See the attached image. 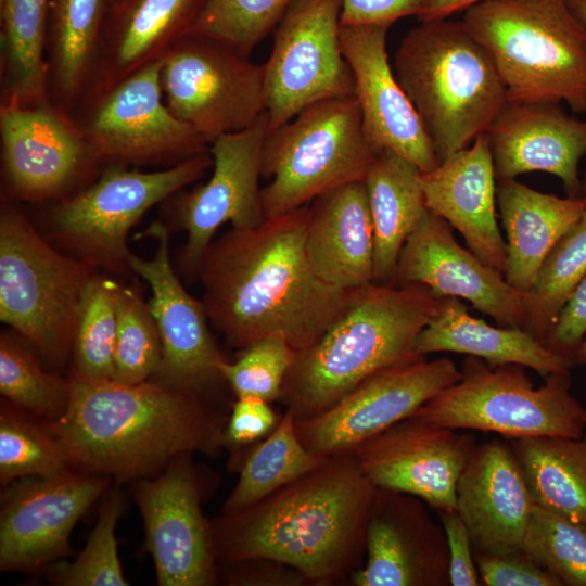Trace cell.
Wrapping results in <instances>:
<instances>
[{
  "label": "cell",
  "mask_w": 586,
  "mask_h": 586,
  "mask_svg": "<svg viewBox=\"0 0 586 586\" xmlns=\"http://www.w3.org/2000/svg\"><path fill=\"white\" fill-rule=\"evenodd\" d=\"M495 168L486 132L432 170L421 186L429 211L455 227L471 252L500 273L507 266L506 242L496 220Z\"/></svg>",
  "instance_id": "484cf974"
},
{
  "label": "cell",
  "mask_w": 586,
  "mask_h": 586,
  "mask_svg": "<svg viewBox=\"0 0 586 586\" xmlns=\"http://www.w3.org/2000/svg\"><path fill=\"white\" fill-rule=\"evenodd\" d=\"M162 59L109 89L82 130L94 160L113 164H170L207 153L208 142L163 101Z\"/></svg>",
  "instance_id": "5bb4252c"
},
{
  "label": "cell",
  "mask_w": 586,
  "mask_h": 586,
  "mask_svg": "<svg viewBox=\"0 0 586 586\" xmlns=\"http://www.w3.org/2000/svg\"><path fill=\"white\" fill-rule=\"evenodd\" d=\"M38 354L18 333H1L0 393L17 408L54 423L67 409L71 382L47 371Z\"/></svg>",
  "instance_id": "e575fe53"
},
{
  "label": "cell",
  "mask_w": 586,
  "mask_h": 586,
  "mask_svg": "<svg viewBox=\"0 0 586 586\" xmlns=\"http://www.w3.org/2000/svg\"><path fill=\"white\" fill-rule=\"evenodd\" d=\"M421 284L372 282L349 290L321 336L295 351L280 398L295 421L327 410L373 373L410 359L441 303Z\"/></svg>",
  "instance_id": "277c9868"
},
{
  "label": "cell",
  "mask_w": 586,
  "mask_h": 586,
  "mask_svg": "<svg viewBox=\"0 0 586 586\" xmlns=\"http://www.w3.org/2000/svg\"><path fill=\"white\" fill-rule=\"evenodd\" d=\"M460 378L449 358L415 356L373 373L319 415L295 421L297 435L321 458L354 453Z\"/></svg>",
  "instance_id": "4fadbf2b"
},
{
  "label": "cell",
  "mask_w": 586,
  "mask_h": 586,
  "mask_svg": "<svg viewBox=\"0 0 586 586\" xmlns=\"http://www.w3.org/2000/svg\"><path fill=\"white\" fill-rule=\"evenodd\" d=\"M323 459L303 445L296 432L295 418L285 410L275 429L244 461L221 513H234L259 502L316 469Z\"/></svg>",
  "instance_id": "836d02e7"
},
{
  "label": "cell",
  "mask_w": 586,
  "mask_h": 586,
  "mask_svg": "<svg viewBox=\"0 0 586 586\" xmlns=\"http://www.w3.org/2000/svg\"><path fill=\"white\" fill-rule=\"evenodd\" d=\"M523 551L562 585L586 586V523L573 521L535 504Z\"/></svg>",
  "instance_id": "b9f144b4"
},
{
  "label": "cell",
  "mask_w": 586,
  "mask_h": 586,
  "mask_svg": "<svg viewBox=\"0 0 586 586\" xmlns=\"http://www.w3.org/2000/svg\"><path fill=\"white\" fill-rule=\"evenodd\" d=\"M160 586H211L218 581L212 524L201 509V487L192 455L135 484Z\"/></svg>",
  "instance_id": "9a60e30c"
},
{
  "label": "cell",
  "mask_w": 586,
  "mask_h": 586,
  "mask_svg": "<svg viewBox=\"0 0 586 586\" xmlns=\"http://www.w3.org/2000/svg\"><path fill=\"white\" fill-rule=\"evenodd\" d=\"M123 498L113 488L102 501L97 523L82 551L72 563L54 566L50 581L60 586H127L117 550L115 528Z\"/></svg>",
  "instance_id": "7bdbcfd3"
},
{
  "label": "cell",
  "mask_w": 586,
  "mask_h": 586,
  "mask_svg": "<svg viewBox=\"0 0 586 586\" xmlns=\"http://www.w3.org/2000/svg\"><path fill=\"white\" fill-rule=\"evenodd\" d=\"M496 199L507 235L505 279L525 293L549 252L585 213L586 198L563 199L508 178L499 179Z\"/></svg>",
  "instance_id": "83f0119b"
},
{
  "label": "cell",
  "mask_w": 586,
  "mask_h": 586,
  "mask_svg": "<svg viewBox=\"0 0 586 586\" xmlns=\"http://www.w3.org/2000/svg\"><path fill=\"white\" fill-rule=\"evenodd\" d=\"M268 132L264 113L250 127L222 135L211 143V178L176 203V224L187 232L181 251V263L187 270L196 271L201 256L220 226L230 222L232 228L249 229L266 220L259 178Z\"/></svg>",
  "instance_id": "ac0fdd59"
},
{
  "label": "cell",
  "mask_w": 586,
  "mask_h": 586,
  "mask_svg": "<svg viewBox=\"0 0 586 586\" xmlns=\"http://www.w3.org/2000/svg\"><path fill=\"white\" fill-rule=\"evenodd\" d=\"M519 365L493 367L469 356L461 378L409 418L454 430H479L507 438L564 436L586 431V408L570 393V375H547L535 388Z\"/></svg>",
  "instance_id": "9c48e42d"
},
{
  "label": "cell",
  "mask_w": 586,
  "mask_h": 586,
  "mask_svg": "<svg viewBox=\"0 0 586 586\" xmlns=\"http://www.w3.org/2000/svg\"><path fill=\"white\" fill-rule=\"evenodd\" d=\"M68 378L67 409L51 426L72 471L138 481L180 456H214L225 445L226 419L204 397L151 380Z\"/></svg>",
  "instance_id": "3957f363"
},
{
  "label": "cell",
  "mask_w": 586,
  "mask_h": 586,
  "mask_svg": "<svg viewBox=\"0 0 586 586\" xmlns=\"http://www.w3.org/2000/svg\"><path fill=\"white\" fill-rule=\"evenodd\" d=\"M62 445L51 423L4 398L0 406V482L46 477L68 471Z\"/></svg>",
  "instance_id": "8d00e7d4"
},
{
  "label": "cell",
  "mask_w": 586,
  "mask_h": 586,
  "mask_svg": "<svg viewBox=\"0 0 586 586\" xmlns=\"http://www.w3.org/2000/svg\"><path fill=\"white\" fill-rule=\"evenodd\" d=\"M342 0H296L275 28L264 68L269 132L318 102L355 97L340 40Z\"/></svg>",
  "instance_id": "7c38bea8"
},
{
  "label": "cell",
  "mask_w": 586,
  "mask_h": 586,
  "mask_svg": "<svg viewBox=\"0 0 586 586\" xmlns=\"http://www.w3.org/2000/svg\"><path fill=\"white\" fill-rule=\"evenodd\" d=\"M202 0H131L110 44L107 85L160 60L186 36Z\"/></svg>",
  "instance_id": "1f68e13d"
},
{
  "label": "cell",
  "mask_w": 586,
  "mask_h": 586,
  "mask_svg": "<svg viewBox=\"0 0 586 586\" xmlns=\"http://www.w3.org/2000/svg\"><path fill=\"white\" fill-rule=\"evenodd\" d=\"M458 431L407 418L354 453L374 486L413 495L440 512L453 511L458 479L475 446Z\"/></svg>",
  "instance_id": "d6986e66"
},
{
  "label": "cell",
  "mask_w": 586,
  "mask_h": 586,
  "mask_svg": "<svg viewBox=\"0 0 586 586\" xmlns=\"http://www.w3.org/2000/svg\"><path fill=\"white\" fill-rule=\"evenodd\" d=\"M104 0H55L53 69L66 99L79 90L95 49Z\"/></svg>",
  "instance_id": "ab89813d"
},
{
  "label": "cell",
  "mask_w": 586,
  "mask_h": 586,
  "mask_svg": "<svg viewBox=\"0 0 586 586\" xmlns=\"http://www.w3.org/2000/svg\"><path fill=\"white\" fill-rule=\"evenodd\" d=\"M415 352L425 356L454 352L484 359L491 367L519 365L546 378L565 373L571 359L521 328H496L472 317L458 297H443L435 316L416 339Z\"/></svg>",
  "instance_id": "f1b7e54d"
},
{
  "label": "cell",
  "mask_w": 586,
  "mask_h": 586,
  "mask_svg": "<svg viewBox=\"0 0 586 586\" xmlns=\"http://www.w3.org/2000/svg\"><path fill=\"white\" fill-rule=\"evenodd\" d=\"M0 137L5 178L21 199L56 194L94 161L82 130L47 101L2 100Z\"/></svg>",
  "instance_id": "603a6c76"
},
{
  "label": "cell",
  "mask_w": 586,
  "mask_h": 586,
  "mask_svg": "<svg viewBox=\"0 0 586 586\" xmlns=\"http://www.w3.org/2000/svg\"><path fill=\"white\" fill-rule=\"evenodd\" d=\"M388 283L421 284L440 298H464L499 323L525 324L524 293L459 245L449 224L431 211L405 241Z\"/></svg>",
  "instance_id": "44dd1931"
},
{
  "label": "cell",
  "mask_w": 586,
  "mask_h": 586,
  "mask_svg": "<svg viewBox=\"0 0 586 586\" xmlns=\"http://www.w3.org/2000/svg\"><path fill=\"white\" fill-rule=\"evenodd\" d=\"M568 3L586 33V0H568Z\"/></svg>",
  "instance_id": "816d5d0a"
},
{
  "label": "cell",
  "mask_w": 586,
  "mask_h": 586,
  "mask_svg": "<svg viewBox=\"0 0 586 586\" xmlns=\"http://www.w3.org/2000/svg\"><path fill=\"white\" fill-rule=\"evenodd\" d=\"M379 152L368 141L355 97L306 107L268 132L262 177L266 219L308 205L340 186L364 181Z\"/></svg>",
  "instance_id": "ba28073f"
},
{
  "label": "cell",
  "mask_w": 586,
  "mask_h": 586,
  "mask_svg": "<svg viewBox=\"0 0 586 586\" xmlns=\"http://www.w3.org/2000/svg\"><path fill=\"white\" fill-rule=\"evenodd\" d=\"M479 1L481 0H431L426 10L418 18L423 22L450 17Z\"/></svg>",
  "instance_id": "f907efd6"
},
{
  "label": "cell",
  "mask_w": 586,
  "mask_h": 586,
  "mask_svg": "<svg viewBox=\"0 0 586 586\" xmlns=\"http://www.w3.org/2000/svg\"><path fill=\"white\" fill-rule=\"evenodd\" d=\"M109 484L107 476L68 470L3 486L0 571L34 573L71 555L74 526Z\"/></svg>",
  "instance_id": "2e32d148"
},
{
  "label": "cell",
  "mask_w": 586,
  "mask_h": 586,
  "mask_svg": "<svg viewBox=\"0 0 586 586\" xmlns=\"http://www.w3.org/2000/svg\"><path fill=\"white\" fill-rule=\"evenodd\" d=\"M509 440L535 504L586 523V435Z\"/></svg>",
  "instance_id": "4dcf8cb0"
},
{
  "label": "cell",
  "mask_w": 586,
  "mask_h": 586,
  "mask_svg": "<svg viewBox=\"0 0 586 586\" xmlns=\"http://www.w3.org/2000/svg\"><path fill=\"white\" fill-rule=\"evenodd\" d=\"M431 0H342L341 25L391 24L419 17Z\"/></svg>",
  "instance_id": "7dc6e473"
},
{
  "label": "cell",
  "mask_w": 586,
  "mask_h": 586,
  "mask_svg": "<svg viewBox=\"0 0 586 586\" xmlns=\"http://www.w3.org/2000/svg\"><path fill=\"white\" fill-rule=\"evenodd\" d=\"M269 402L258 397H238L224 432L225 445H244L268 435L277 425Z\"/></svg>",
  "instance_id": "bcb514c9"
},
{
  "label": "cell",
  "mask_w": 586,
  "mask_h": 586,
  "mask_svg": "<svg viewBox=\"0 0 586 586\" xmlns=\"http://www.w3.org/2000/svg\"><path fill=\"white\" fill-rule=\"evenodd\" d=\"M424 504L410 494L375 488L365 561L351 574L353 585H450L445 530L433 521Z\"/></svg>",
  "instance_id": "ffe728a7"
},
{
  "label": "cell",
  "mask_w": 586,
  "mask_h": 586,
  "mask_svg": "<svg viewBox=\"0 0 586 586\" xmlns=\"http://www.w3.org/2000/svg\"><path fill=\"white\" fill-rule=\"evenodd\" d=\"M212 166L208 153L152 173L113 164L94 183L53 209L51 235L93 268L131 270L130 229L149 208L201 178Z\"/></svg>",
  "instance_id": "30bf717a"
},
{
  "label": "cell",
  "mask_w": 586,
  "mask_h": 586,
  "mask_svg": "<svg viewBox=\"0 0 586 586\" xmlns=\"http://www.w3.org/2000/svg\"><path fill=\"white\" fill-rule=\"evenodd\" d=\"M586 276V211L552 247L524 293V330L545 343L562 307Z\"/></svg>",
  "instance_id": "d590c367"
},
{
  "label": "cell",
  "mask_w": 586,
  "mask_h": 586,
  "mask_svg": "<svg viewBox=\"0 0 586 586\" xmlns=\"http://www.w3.org/2000/svg\"><path fill=\"white\" fill-rule=\"evenodd\" d=\"M461 22L492 55L508 102L586 113V33L568 0H481Z\"/></svg>",
  "instance_id": "8992f818"
},
{
  "label": "cell",
  "mask_w": 586,
  "mask_h": 586,
  "mask_svg": "<svg viewBox=\"0 0 586 586\" xmlns=\"http://www.w3.org/2000/svg\"><path fill=\"white\" fill-rule=\"evenodd\" d=\"M584 356H585V359H586V343H585V347H584Z\"/></svg>",
  "instance_id": "db71d44e"
},
{
  "label": "cell",
  "mask_w": 586,
  "mask_h": 586,
  "mask_svg": "<svg viewBox=\"0 0 586 586\" xmlns=\"http://www.w3.org/2000/svg\"><path fill=\"white\" fill-rule=\"evenodd\" d=\"M583 189H584V193H586V179H585V182L583 183Z\"/></svg>",
  "instance_id": "f5cc1de1"
},
{
  "label": "cell",
  "mask_w": 586,
  "mask_h": 586,
  "mask_svg": "<svg viewBox=\"0 0 586 586\" xmlns=\"http://www.w3.org/2000/svg\"><path fill=\"white\" fill-rule=\"evenodd\" d=\"M169 111L212 143L266 113L263 65L214 39L186 36L162 58Z\"/></svg>",
  "instance_id": "8fae6325"
},
{
  "label": "cell",
  "mask_w": 586,
  "mask_h": 586,
  "mask_svg": "<svg viewBox=\"0 0 586 586\" xmlns=\"http://www.w3.org/2000/svg\"><path fill=\"white\" fill-rule=\"evenodd\" d=\"M56 251L16 208L0 215V320L52 366L72 354L82 294L93 273Z\"/></svg>",
  "instance_id": "52a82bcc"
},
{
  "label": "cell",
  "mask_w": 586,
  "mask_h": 586,
  "mask_svg": "<svg viewBox=\"0 0 586 586\" xmlns=\"http://www.w3.org/2000/svg\"><path fill=\"white\" fill-rule=\"evenodd\" d=\"M156 240L152 259L132 254L130 269L150 286V310L156 322L162 358L151 381L205 398L220 382L221 364L227 360L209 330L202 302L183 288L170 263L169 231L153 222L144 233Z\"/></svg>",
  "instance_id": "e0dca14e"
},
{
  "label": "cell",
  "mask_w": 586,
  "mask_h": 586,
  "mask_svg": "<svg viewBox=\"0 0 586 586\" xmlns=\"http://www.w3.org/2000/svg\"><path fill=\"white\" fill-rule=\"evenodd\" d=\"M481 584L487 586H562L524 551L510 555L474 553Z\"/></svg>",
  "instance_id": "f6af8a7d"
},
{
  "label": "cell",
  "mask_w": 586,
  "mask_h": 586,
  "mask_svg": "<svg viewBox=\"0 0 586 586\" xmlns=\"http://www.w3.org/2000/svg\"><path fill=\"white\" fill-rule=\"evenodd\" d=\"M1 1L2 100L30 105L47 101L43 60L48 0Z\"/></svg>",
  "instance_id": "d6a6232c"
},
{
  "label": "cell",
  "mask_w": 586,
  "mask_h": 586,
  "mask_svg": "<svg viewBox=\"0 0 586 586\" xmlns=\"http://www.w3.org/2000/svg\"><path fill=\"white\" fill-rule=\"evenodd\" d=\"M586 332V276L576 285L551 327L545 344L566 356Z\"/></svg>",
  "instance_id": "681fc988"
},
{
  "label": "cell",
  "mask_w": 586,
  "mask_h": 586,
  "mask_svg": "<svg viewBox=\"0 0 586 586\" xmlns=\"http://www.w3.org/2000/svg\"><path fill=\"white\" fill-rule=\"evenodd\" d=\"M374 486L355 453L330 456L259 502L212 524L218 562L266 559L330 585L361 566Z\"/></svg>",
  "instance_id": "7a4b0ae2"
},
{
  "label": "cell",
  "mask_w": 586,
  "mask_h": 586,
  "mask_svg": "<svg viewBox=\"0 0 586 586\" xmlns=\"http://www.w3.org/2000/svg\"><path fill=\"white\" fill-rule=\"evenodd\" d=\"M486 135L498 179L544 171L557 176L569 196H583L578 163L586 155V120L559 103L508 102Z\"/></svg>",
  "instance_id": "d4e9b609"
},
{
  "label": "cell",
  "mask_w": 586,
  "mask_h": 586,
  "mask_svg": "<svg viewBox=\"0 0 586 586\" xmlns=\"http://www.w3.org/2000/svg\"><path fill=\"white\" fill-rule=\"evenodd\" d=\"M422 171L392 151H381L364 179L374 231L373 282L388 283L402 247L429 211Z\"/></svg>",
  "instance_id": "f546056e"
},
{
  "label": "cell",
  "mask_w": 586,
  "mask_h": 586,
  "mask_svg": "<svg viewBox=\"0 0 586 586\" xmlns=\"http://www.w3.org/2000/svg\"><path fill=\"white\" fill-rule=\"evenodd\" d=\"M449 555V583L451 586H479L481 579L468 530L456 512L442 511Z\"/></svg>",
  "instance_id": "c3c4849f"
},
{
  "label": "cell",
  "mask_w": 586,
  "mask_h": 586,
  "mask_svg": "<svg viewBox=\"0 0 586 586\" xmlns=\"http://www.w3.org/2000/svg\"><path fill=\"white\" fill-rule=\"evenodd\" d=\"M308 205L231 230L204 251L196 273L209 323L240 351L267 336L295 349L316 342L342 310L349 290L311 267L305 233Z\"/></svg>",
  "instance_id": "6da1fadb"
},
{
  "label": "cell",
  "mask_w": 586,
  "mask_h": 586,
  "mask_svg": "<svg viewBox=\"0 0 586 586\" xmlns=\"http://www.w3.org/2000/svg\"><path fill=\"white\" fill-rule=\"evenodd\" d=\"M391 24L341 25L342 52L352 71L364 132L377 152L392 151L422 173L440 160L386 52Z\"/></svg>",
  "instance_id": "7402d4cb"
},
{
  "label": "cell",
  "mask_w": 586,
  "mask_h": 586,
  "mask_svg": "<svg viewBox=\"0 0 586 586\" xmlns=\"http://www.w3.org/2000/svg\"><path fill=\"white\" fill-rule=\"evenodd\" d=\"M305 250L316 273L334 286L354 290L373 282L374 231L364 181L311 202Z\"/></svg>",
  "instance_id": "4316f807"
},
{
  "label": "cell",
  "mask_w": 586,
  "mask_h": 586,
  "mask_svg": "<svg viewBox=\"0 0 586 586\" xmlns=\"http://www.w3.org/2000/svg\"><path fill=\"white\" fill-rule=\"evenodd\" d=\"M393 71L440 162L486 132L508 103L492 55L461 20L412 27L395 51Z\"/></svg>",
  "instance_id": "5b68a950"
},
{
  "label": "cell",
  "mask_w": 586,
  "mask_h": 586,
  "mask_svg": "<svg viewBox=\"0 0 586 586\" xmlns=\"http://www.w3.org/2000/svg\"><path fill=\"white\" fill-rule=\"evenodd\" d=\"M535 501L510 445L493 440L475 445L456 486V512L473 552H523Z\"/></svg>",
  "instance_id": "cb8c5ba5"
},
{
  "label": "cell",
  "mask_w": 586,
  "mask_h": 586,
  "mask_svg": "<svg viewBox=\"0 0 586 586\" xmlns=\"http://www.w3.org/2000/svg\"><path fill=\"white\" fill-rule=\"evenodd\" d=\"M295 1L202 0L186 36L214 39L249 56Z\"/></svg>",
  "instance_id": "f35d334b"
},
{
  "label": "cell",
  "mask_w": 586,
  "mask_h": 586,
  "mask_svg": "<svg viewBox=\"0 0 586 586\" xmlns=\"http://www.w3.org/2000/svg\"><path fill=\"white\" fill-rule=\"evenodd\" d=\"M117 333L112 381L137 384L149 381L162 358L158 329L149 304L131 288L113 280Z\"/></svg>",
  "instance_id": "60d3db41"
},
{
  "label": "cell",
  "mask_w": 586,
  "mask_h": 586,
  "mask_svg": "<svg viewBox=\"0 0 586 586\" xmlns=\"http://www.w3.org/2000/svg\"><path fill=\"white\" fill-rule=\"evenodd\" d=\"M116 333L113 280L93 275L81 298L71 374L91 381L112 380Z\"/></svg>",
  "instance_id": "74e56055"
},
{
  "label": "cell",
  "mask_w": 586,
  "mask_h": 586,
  "mask_svg": "<svg viewBox=\"0 0 586 586\" xmlns=\"http://www.w3.org/2000/svg\"><path fill=\"white\" fill-rule=\"evenodd\" d=\"M295 349L280 335L258 340L241 351L233 362L220 366L224 381L238 397H258L267 402L280 398Z\"/></svg>",
  "instance_id": "ee69618b"
}]
</instances>
